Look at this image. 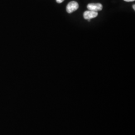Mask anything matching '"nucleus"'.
<instances>
[{"label":"nucleus","instance_id":"nucleus-5","mask_svg":"<svg viewBox=\"0 0 135 135\" xmlns=\"http://www.w3.org/2000/svg\"><path fill=\"white\" fill-rule=\"evenodd\" d=\"M126 2H133V1H135V0H124Z\"/></svg>","mask_w":135,"mask_h":135},{"label":"nucleus","instance_id":"nucleus-2","mask_svg":"<svg viewBox=\"0 0 135 135\" xmlns=\"http://www.w3.org/2000/svg\"><path fill=\"white\" fill-rule=\"evenodd\" d=\"M87 8L90 11L98 12L102 10L103 6L100 3H91L87 5Z\"/></svg>","mask_w":135,"mask_h":135},{"label":"nucleus","instance_id":"nucleus-3","mask_svg":"<svg viewBox=\"0 0 135 135\" xmlns=\"http://www.w3.org/2000/svg\"><path fill=\"white\" fill-rule=\"evenodd\" d=\"M98 15V13L97 12H94L92 11L88 10L85 11L84 13V18L86 20H91L93 18H95L97 17Z\"/></svg>","mask_w":135,"mask_h":135},{"label":"nucleus","instance_id":"nucleus-4","mask_svg":"<svg viewBox=\"0 0 135 135\" xmlns=\"http://www.w3.org/2000/svg\"><path fill=\"white\" fill-rule=\"evenodd\" d=\"M64 1V0H56V2H57L58 3L60 4V3H62V2H63Z\"/></svg>","mask_w":135,"mask_h":135},{"label":"nucleus","instance_id":"nucleus-1","mask_svg":"<svg viewBox=\"0 0 135 135\" xmlns=\"http://www.w3.org/2000/svg\"><path fill=\"white\" fill-rule=\"evenodd\" d=\"M78 8L79 4L76 1H71L67 6L66 11L67 13L71 14L77 10Z\"/></svg>","mask_w":135,"mask_h":135},{"label":"nucleus","instance_id":"nucleus-6","mask_svg":"<svg viewBox=\"0 0 135 135\" xmlns=\"http://www.w3.org/2000/svg\"><path fill=\"white\" fill-rule=\"evenodd\" d=\"M135 5H134L133 6V8L134 9V10H135Z\"/></svg>","mask_w":135,"mask_h":135}]
</instances>
